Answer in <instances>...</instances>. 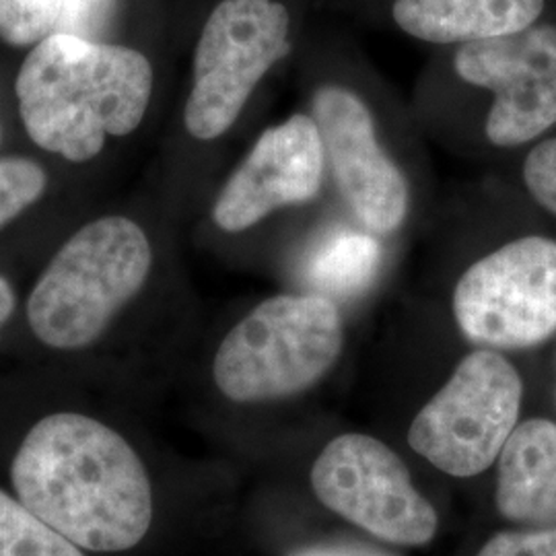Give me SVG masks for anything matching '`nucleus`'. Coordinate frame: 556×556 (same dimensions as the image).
<instances>
[{
    "label": "nucleus",
    "mask_w": 556,
    "mask_h": 556,
    "mask_svg": "<svg viewBox=\"0 0 556 556\" xmlns=\"http://www.w3.org/2000/svg\"><path fill=\"white\" fill-rule=\"evenodd\" d=\"M15 495L80 551L124 553L147 536L153 491L135 447L98 418L38 420L11 464Z\"/></svg>",
    "instance_id": "f257e3e1"
},
{
    "label": "nucleus",
    "mask_w": 556,
    "mask_h": 556,
    "mask_svg": "<svg viewBox=\"0 0 556 556\" xmlns=\"http://www.w3.org/2000/svg\"><path fill=\"white\" fill-rule=\"evenodd\" d=\"M153 83L151 62L135 48L52 34L21 64L15 80L21 124L43 153L87 163L108 140L139 128Z\"/></svg>",
    "instance_id": "f03ea898"
},
{
    "label": "nucleus",
    "mask_w": 556,
    "mask_h": 556,
    "mask_svg": "<svg viewBox=\"0 0 556 556\" xmlns=\"http://www.w3.org/2000/svg\"><path fill=\"white\" fill-rule=\"evenodd\" d=\"M153 245L137 220L105 215L66 239L36 280L25 316L41 344H96L151 277Z\"/></svg>",
    "instance_id": "7ed1b4c3"
},
{
    "label": "nucleus",
    "mask_w": 556,
    "mask_h": 556,
    "mask_svg": "<svg viewBox=\"0 0 556 556\" xmlns=\"http://www.w3.org/2000/svg\"><path fill=\"white\" fill-rule=\"evenodd\" d=\"M342 346L344 326L332 299L275 295L223 338L213 378L220 394L239 404L295 396L337 365Z\"/></svg>",
    "instance_id": "20e7f679"
},
{
    "label": "nucleus",
    "mask_w": 556,
    "mask_h": 556,
    "mask_svg": "<svg viewBox=\"0 0 556 556\" xmlns=\"http://www.w3.org/2000/svg\"><path fill=\"white\" fill-rule=\"evenodd\" d=\"M291 17L277 0H220L202 27L184 126L197 140L233 128L260 80L291 52Z\"/></svg>",
    "instance_id": "39448f33"
},
{
    "label": "nucleus",
    "mask_w": 556,
    "mask_h": 556,
    "mask_svg": "<svg viewBox=\"0 0 556 556\" xmlns=\"http://www.w3.org/2000/svg\"><path fill=\"white\" fill-rule=\"evenodd\" d=\"M523 383L498 351L478 349L462 358L447 383L418 413L410 447L457 478L477 477L495 464L517 427Z\"/></svg>",
    "instance_id": "423d86ee"
},
{
    "label": "nucleus",
    "mask_w": 556,
    "mask_h": 556,
    "mask_svg": "<svg viewBox=\"0 0 556 556\" xmlns=\"http://www.w3.org/2000/svg\"><path fill=\"white\" fill-rule=\"evenodd\" d=\"M454 318L480 349H530L556 332V241L514 239L457 280Z\"/></svg>",
    "instance_id": "0eeeda50"
},
{
    "label": "nucleus",
    "mask_w": 556,
    "mask_h": 556,
    "mask_svg": "<svg viewBox=\"0 0 556 556\" xmlns=\"http://www.w3.org/2000/svg\"><path fill=\"white\" fill-rule=\"evenodd\" d=\"M312 486L328 509L379 540L422 546L438 534V511L418 493L406 464L379 439H332L312 468Z\"/></svg>",
    "instance_id": "6e6552de"
},
{
    "label": "nucleus",
    "mask_w": 556,
    "mask_h": 556,
    "mask_svg": "<svg viewBox=\"0 0 556 556\" xmlns=\"http://www.w3.org/2000/svg\"><path fill=\"white\" fill-rule=\"evenodd\" d=\"M326 167L340 197L371 233H392L408 217L410 186L379 144L369 105L342 85H324L314 96Z\"/></svg>",
    "instance_id": "1a4fd4ad"
},
{
    "label": "nucleus",
    "mask_w": 556,
    "mask_h": 556,
    "mask_svg": "<svg viewBox=\"0 0 556 556\" xmlns=\"http://www.w3.org/2000/svg\"><path fill=\"white\" fill-rule=\"evenodd\" d=\"M326 174L318 124L293 114L266 128L233 169L213 204V223L243 233L275 211L316 199Z\"/></svg>",
    "instance_id": "9d476101"
},
{
    "label": "nucleus",
    "mask_w": 556,
    "mask_h": 556,
    "mask_svg": "<svg viewBox=\"0 0 556 556\" xmlns=\"http://www.w3.org/2000/svg\"><path fill=\"white\" fill-rule=\"evenodd\" d=\"M498 514L519 523H556V425H517L498 454Z\"/></svg>",
    "instance_id": "9b49d317"
},
{
    "label": "nucleus",
    "mask_w": 556,
    "mask_h": 556,
    "mask_svg": "<svg viewBox=\"0 0 556 556\" xmlns=\"http://www.w3.org/2000/svg\"><path fill=\"white\" fill-rule=\"evenodd\" d=\"M544 0H396L397 27L431 43H468L516 34L536 23Z\"/></svg>",
    "instance_id": "f8f14e48"
},
{
    "label": "nucleus",
    "mask_w": 556,
    "mask_h": 556,
    "mask_svg": "<svg viewBox=\"0 0 556 556\" xmlns=\"http://www.w3.org/2000/svg\"><path fill=\"white\" fill-rule=\"evenodd\" d=\"M457 77L493 96L556 75L555 25H530L516 34L459 43Z\"/></svg>",
    "instance_id": "ddd939ff"
},
{
    "label": "nucleus",
    "mask_w": 556,
    "mask_h": 556,
    "mask_svg": "<svg viewBox=\"0 0 556 556\" xmlns=\"http://www.w3.org/2000/svg\"><path fill=\"white\" fill-rule=\"evenodd\" d=\"M381 245L357 229L338 227L314 248L305 277L324 298H351L361 293L378 275Z\"/></svg>",
    "instance_id": "4468645a"
},
{
    "label": "nucleus",
    "mask_w": 556,
    "mask_h": 556,
    "mask_svg": "<svg viewBox=\"0 0 556 556\" xmlns=\"http://www.w3.org/2000/svg\"><path fill=\"white\" fill-rule=\"evenodd\" d=\"M556 124V75L495 96L484 132L495 147L511 149L544 135Z\"/></svg>",
    "instance_id": "2eb2a0df"
},
{
    "label": "nucleus",
    "mask_w": 556,
    "mask_h": 556,
    "mask_svg": "<svg viewBox=\"0 0 556 556\" xmlns=\"http://www.w3.org/2000/svg\"><path fill=\"white\" fill-rule=\"evenodd\" d=\"M0 556H85L17 495L0 489Z\"/></svg>",
    "instance_id": "dca6fc26"
},
{
    "label": "nucleus",
    "mask_w": 556,
    "mask_h": 556,
    "mask_svg": "<svg viewBox=\"0 0 556 556\" xmlns=\"http://www.w3.org/2000/svg\"><path fill=\"white\" fill-rule=\"evenodd\" d=\"M64 0H0V40L34 48L56 31Z\"/></svg>",
    "instance_id": "f3484780"
},
{
    "label": "nucleus",
    "mask_w": 556,
    "mask_h": 556,
    "mask_svg": "<svg viewBox=\"0 0 556 556\" xmlns=\"http://www.w3.org/2000/svg\"><path fill=\"white\" fill-rule=\"evenodd\" d=\"M48 190V174L38 161L21 155L0 157V229L20 219Z\"/></svg>",
    "instance_id": "a211bd4d"
},
{
    "label": "nucleus",
    "mask_w": 556,
    "mask_h": 556,
    "mask_svg": "<svg viewBox=\"0 0 556 556\" xmlns=\"http://www.w3.org/2000/svg\"><path fill=\"white\" fill-rule=\"evenodd\" d=\"M116 0H64L54 34L98 40L114 15Z\"/></svg>",
    "instance_id": "6ab92c4d"
},
{
    "label": "nucleus",
    "mask_w": 556,
    "mask_h": 556,
    "mask_svg": "<svg viewBox=\"0 0 556 556\" xmlns=\"http://www.w3.org/2000/svg\"><path fill=\"white\" fill-rule=\"evenodd\" d=\"M523 181L542 208L556 215V139L536 144L523 163Z\"/></svg>",
    "instance_id": "aec40b11"
},
{
    "label": "nucleus",
    "mask_w": 556,
    "mask_h": 556,
    "mask_svg": "<svg viewBox=\"0 0 556 556\" xmlns=\"http://www.w3.org/2000/svg\"><path fill=\"white\" fill-rule=\"evenodd\" d=\"M477 556H556V528L501 532Z\"/></svg>",
    "instance_id": "412c9836"
},
{
    "label": "nucleus",
    "mask_w": 556,
    "mask_h": 556,
    "mask_svg": "<svg viewBox=\"0 0 556 556\" xmlns=\"http://www.w3.org/2000/svg\"><path fill=\"white\" fill-rule=\"evenodd\" d=\"M287 556H394L381 553L378 548L363 546V544H346V542H332V544H309L295 548Z\"/></svg>",
    "instance_id": "4be33fe9"
},
{
    "label": "nucleus",
    "mask_w": 556,
    "mask_h": 556,
    "mask_svg": "<svg viewBox=\"0 0 556 556\" xmlns=\"http://www.w3.org/2000/svg\"><path fill=\"white\" fill-rule=\"evenodd\" d=\"M15 307H17L15 291H13L11 282L0 275V334H2V328L7 326V321L13 316Z\"/></svg>",
    "instance_id": "5701e85b"
},
{
    "label": "nucleus",
    "mask_w": 556,
    "mask_h": 556,
    "mask_svg": "<svg viewBox=\"0 0 556 556\" xmlns=\"http://www.w3.org/2000/svg\"><path fill=\"white\" fill-rule=\"evenodd\" d=\"M0 140H2V124H0Z\"/></svg>",
    "instance_id": "b1692460"
}]
</instances>
